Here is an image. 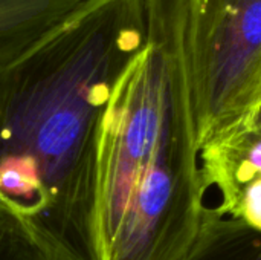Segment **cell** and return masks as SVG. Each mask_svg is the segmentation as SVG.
<instances>
[{"mask_svg": "<svg viewBox=\"0 0 261 260\" xmlns=\"http://www.w3.org/2000/svg\"><path fill=\"white\" fill-rule=\"evenodd\" d=\"M147 32V0H86L0 66V208L58 260H101L102 120Z\"/></svg>", "mask_w": 261, "mask_h": 260, "instance_id": "cell-1", "label": "cell"}, {"mask_svg": "<svg viewBox=\"0 0 261 260\" xmlns=\"http://www.w3.org/2000/svg\"><path fill=\"white\" fill-rule=\"evenodd\" d=\"M147 2L145 48L118 81L101 127V260H177L206 208L187 0Z\"/></svg>", "mask_w": 261, "mask_h": 260, "instance_id": "cell-2", "label": "cell"}, {"mask_svg": "<svg viewBox=\"0 0 261 260\" xmlns=\"http://www.w3.org/2000/svg\"><path fill=\"white\" fill-rule=\"evenodd\" d=\"M200 149L252 126L261 104V0H187Z\"/></svg>", "mask_w": 261, "mask_h": 260, "instance_id": "cell-3", "label": "cell"}, {"mask_svg": "<svg viewBox=\"0 0 261 260\" xmlns=\"http://www.w3.org/2000/svg\"><path fill=\"white\" fill-rule=\"evenodd\" d=\"M200 166L206 188L220 193L217 210L261 230V113L252 126L203 146Z\"/></svg>", "mask_w": 261, "mask_h": 260, "instance_id": "cell-4", "label": "cell"}, {"mask_svg": "<svg viewBox=\"0 0 261 260\" xmlns=\"http://www.w3.org/2000/svg\"><path fill=\"white\" fill-rule=\"evenodd\" d=\"M86 0H0V66L9 63Z\"/></svg>", "mask_w": 261, "mask_h": 260, "instance_id": "cell-5", "label": "cell"}, {"mask_svg": "<svg viewBox=\"0 0 261 260\" xmlns=\"http://www.w3.org/2000/svg\"><path fill=\"white\" fill-rule=\"evenodd\" d=\"M177 260H261V230L206 205L194 239Z\"/></svg>", "mask_w": 261, "mask_h": 260, "instance_id": "cell-6", "label": "cell"}, {"mask_svg": "<svg viewBox=\"0 0 261 260\" xmlns=\"http://www.w3.org/2000/svg\"><path fill=\"white\" fill-rule=\"evenodd\" d=\"M0 260H58L17 218L0 208Z\"/></svg>", "mask_w": 261, "mask_h": 260, "instance_id": "cell-7", "label": "cell"}]
</instances>
